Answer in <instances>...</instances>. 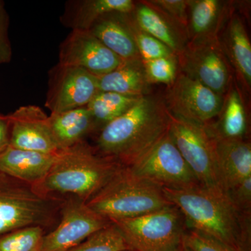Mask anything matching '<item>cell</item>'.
<instances>
[{"mask_svg":"<svg viewBox=\"0 0 251 251\" xmlns=\"http://www.w3.org/2000/svg\"><path fill=\"white\" fill-rule=\"evenodd\" d=\"M163 191L182 213L188 228L214 238L230 250L251 251V214L238 211L224 190L199 184Z\"/></svg>","mask_w":251,"mask_h":251,"instance_id":"1","label":"cell"},{"mask_svg":"<svg viewBox=\"0 0 251 251\" xmlns=\"http://www.w3.org/2000/svg\"><path fill=\"white\" fill-rule=\"evenodd\" d=\"M171 117L163 99L145 95L99 131L97 151L130 167L169 131Z\"/></svg>","mask_w":251,"mask_h":251,"instance_id":"2","label":"cell"},{"mask_svg":"<svg viewBox=\"0 0 251 251\" xmlns=\"http://www.w3.org/2000/svg\"><path fill=\"white\" fill-rule=\"evenodd\" d=\"M122 166L84 140L57 153L46 177L34 187L45 196L68 195L87 202Z\"/></svg>","mask_w":251,"mask_h":251,"instance_id":"3","label":"cell"},{"mask_svg":"<svg viewBox=\"0 0 251 251\" xmlns=\"http://www.w3.org/2000/svg\"><path fill=\"white\" fill-rule=\"evenodd\" d=\"M87 206L112 222L150 214L170 205L163 188L122 166Z\"/></svg>","mask_w":251,"mask_h":251,"instance_id":"4","label":"cell"},{"mask_svg":"<svg viewBox=\"0 0 251 251\" xmlns=\"http://www.w3.org/2000/svg\"><path fill=\"white\" fill-rule=\"evenodd\" d=\"M64 201L41 194L31 185L0 171V236L31 226L52 227L60 218Z\"/></svg>","mask_w":251,"mask_h":251,"instance_id":"5","label":"cell"},{"mask_svg":"<svg viewBox=\"0 0 251 251\" xmlns=\"http://www.w3.org/2000/svg\"><path fill=\"white\" fill-rule=\"evenodd\" d=\"M130 250L176 251L187 229L184 216L172 204L138 217L115 221Z\"/></svg>","mask_w":251,"mask_h":251,"instance_id":"6","label":"cell"},{"mask_svg":"<svg viewBox=\"0 0 251 251\" xmlns=\"http://www.w3.org/2000/svg\"><path fill=\"white\" fill-rule=\"evenodd\" d=\"M170 117L169 134L199 184L206 187L221 188L216 138L209 125H198L171 113Z\"/></svg>","mask_w":251,"mask_h":251,"instance_id":"7","label":"cell"},{"mask_svg":"<svg viewBox=\"0 0 251 251\" xmlns=\"http://www.w3.org/2000/svg\"><path fill=\"white\" fill-rule=\"evenodd\" d=\"M176 56L180 72L225 97L233 76L219 38L188 41Z\"/></svg>","mask_w":251,"mask_h":251,"instance_id":"8","label":"cell"},{"mask_svg":"<svg viewBox=\"0 0 251 251\" xmlns=\"http://www.w3.org/2000/svg\"><path fill=\"white\" fill-rule=\"evenodd\" d=\"M162 188L181 190L199 185L172 139L169 131L146 154L128 167Z\"/></svg>","mask_w":251,"mask_h":251,"instance_id":"9","label":"cell"},{"mask_svg":"<svg viewBox=\"0 0 251 251\" xmlns=\"http://www.w3.org/2000/svg\"><path fill=\"white\" fill-rule=\"evenodd\" d=\"M163 100L173 116L207 126L219 116L224 97L179 72L167 88Z\"/></svg>","mask_w":251,"mask_h":251,"instance_id":"10","label":"cell"},{"mask_svg":"<svg viewBox=\"0 0 251 251\" xmlns=\"http://www.w3.org/2000/svg\"><path fill=\"white\" fill-rule=\"evenodd\" d=\"M60 222L43 238L41 251H69L112 221L90 209L86 202L68 196L60 209Z\"/></svg>","mask_w":251,"mask_h":251,"instance_id":"11","label":"cell"},{"mask_svg":"<svg viewBox=\"0 0 251 251\" xmlns=\"http://www.w3.org/2000/svg\"><path fill=\"white\" fill-rule=\"evenodd\" d=\"M99 92L97 75L81 68L58 64L50 74L45 105L51 114L83 108Z\"/></svg>","mask_w":251,"mask_h":251,"instance_id":"12","label":"cell"},{"mask_svg":"<svg viewBox=\"0 0 251 251\" xmlns=\"http://www.w3.org/2000/svg\"><path fill=\"white\" fill-rule=\"evenodd\" d=\"M59 64L85 69L100 76L116 69L123 62L90 31L74 29L59 49Z\"/></svg>","mask_w":251,"mask_h":251,"instance_id":"13","label":"cell"},{"mask_svg":"<svg viewBox=\"0 0 251 251\" xmlns=\"http://www.w3.org/2000/svg\"><path fill=\"white\" fill-rule=\"evenodd\" d=\"M9 117V146L51 154L60 151L50 126L49 116L42 109L36 105H25L20 107Z\"/></svg>","mask_w":251,"mask_h":251,"instance_id":"14","label":"cell"},{"mask_svg":"<svg viewBox=\"0 0 251 251\" xmlns=\"http://www.w3.org/2000/svg\"><path fill=\"white\" fill-rule=\"evenodd\" d=\"M220 45L239 82L247 92L251 88V44L242 18L231 11L220 31Z\"/></svg>","mask_w":251,"mask_h":251,"instance_id":"15","label":"cell"},{"mask_svg":"<svg viewBox=\"0 0 251 251\" xmlns=\"http://www.w3.org/2000/svg\"><path fill=\"white\" fill-rule=\"evenodd\" d=\"M215 138L219 186L227 192L251 176V144L247 139Z\"/></svg>","mask_w":251,"mask_h":251,"instance_id":"16","label":"cell"},{"mask_svg":"<svg viewBox=\"0 0 251 251\" xmlns=\"http://www.w3.org/2000/svg\"><path fill=\"white\" fill-rule=\"evenodd\" d=\"M188 41L218 39L232 9L221 0H188Z\"/></svg>","mask_w":251,"mask_h":251,"instance_id":"17","label":"cell"},{"mask_svg":"<svg viewBox=\"0 0 251 251\" xmlns=\"http://www.w3.org/2000/svg\"><path fill=\"white\" fill-rule=\"evenodd\" d=\"M56 154L9 146L0 153V171L34 186L46 177L53 164Z\"/></svg>","mask_w":251,"mask_h":251,"instance_id":"18","label":"cell"},{"mask_svg":"<svg viewBox=\"0 0 251 251\" xmlns=\"http://www.w3.org/2000/svg\"><path fill=\"white\" fill-rule=\"evenodd\" d=\"M133 13L137 27L169 47L176 55L184 49L188 42L186 31L148 1L135 5Z\"/></svg>","mask_w":251,"mask_h":251,"instance_id":"19","label":"cell"},{"mask_svg":"<svg viewBox=\"0 0 251 251\" xmlns=\"http://www.w3.org/2000/svg\"><path fill=\"white\" fill-rule=\"evenodd\" d=\"M135 8L132 0H83L69 4L63 16L68 27L89 31L96 22L111 14H130Z\"/></svg>","mask_w":251,"mask_h":251,"instance_id":"20","label":"cell"},{"mask_svg":"<svg viewBox=\"0 0 251 251\" xmlns=\"http://www.w3.org/2000/svg\"><path fill=\"white\" fill-rule=\"evenodd\" d=\"M125 15L104 16L94 23L89 31L122 60L140 58Z\"/></svg>","mask_w":251,"mask_h":251,"instance_id":"21","label":"cell"},{"mask_svg":"<svg viewBox=\"0 0 251 251\" xmlns=\"http://www.w3.org/2000/svg\"><path fill=\"white\" fill-rule=\"evenodd\" d=\"M99 92L126 95H149L150 85L141 58L125 60L112 72L97 76Z\"/></svg>","mask_w":251,"mask_h":251,"instance_id":"22","label":"cell"},{"mask_svg":"<svg viewBox=\"0 0 251 251\" xmlns=\"http://www.w3.org/2000/svg\"><path fill=\"white\" fill-rule=\"evenodd\" d=\"M232 80L224 97L219 120L209 125L216 137L224 139H246L248 133L247 112L240 90Z\"/></svg>","mask_w":251,"mask_h":251,"instance_id":"23","label":"cell"},{"mask_svg":"<svg viewBox=\"0 0 251 251\" xmlns=\"http://www.w3.org/2000/svg\"><path fill=\"white\" fill-rule=\"evenodd\" d=\"M49 122L60 150L84 141L86 135L94 131L93 120L87 107L50 114Z\"/></svg>","mask_w":251,"mask_h":251,"instance_id":"24","label":"cell"},{"mask_svg":"<svg viewBox=\"0 0 251 251\" xmlns=\"http://www.w3.org/2000/svg\"><path fill=\"white\" fill-rule=\"evenodd\" d=\"M140 97L116 92H99L86 106L93 120L94 130L100 131L108 124L122 116Z\"/></svg>","mask_w":251,"mask_h":251,"instance_id":"25","label":"cell"},{"mask_svg":"<svg viewBox=\"0 0 251 251\" xmlns=\"http://www.w3.org/2000/svg\"><path fill=\"white\" fill-rule=\"evenodd\" d=\"M130 250L115 223L91 234L80 245L69 251H126Z\"/></svg>","mask_w":251,"mask_h":251,"instance_id":"26","label":"cell"},{"mask_svg":"<svg viewBox=\"0 0 251 251\" xmlns=\"http://www.w3.org/2000/svg\"><path fill=\"white\" fill-rule=\"evenodd\" d=\"M44 229L31 226L0 236V251H41Z\"/></svg>","mask_w":251,"mask_h":251,"instance_id":"27","label":"cell"},{"mask_svg":"<svg viewBox=\"0 0 251 251\" xmlns=\"http://www.w3.org/2000/svg\"><path fill=\"white\" fill-rule=\"evenodd\" d=\"M125 17L133 34L142 60H153L161 57H171L176 54L169 47L161 41L137 27L133 19H130L128 14H126Z\"/></svg>","mask_w":251,"mask_h":251,"instance_id":"28","label":"cell"},{"mask_svg":"<svg viewBox=\"0 0 251 251\" xmlns=\"http://www.w3.org/2000/svg\"><path fill=\"white\" fill-rule=\"evenodd\" d=\"M143 63L150 84L160 83L171 85L179 72L178 58L176 54L153 60L143 61Z\"/></svg>","mask_w":251,"mask_h":251,"instance_id":"29","label":"cell"},{"mask_svg":"<svg viewBox=\"0 0 251 251\" xmlns=\"http://www.w3.org/2000/svg\"><path fill=\"white\" fill-rule=\"evenodd\" d=\"M186 32L188 20V0H151L147 1Z\"/></svg>","mask_w":251,"mask_h":251,"instance_id":"30","label":"cell"},{"mask_svg":"<svg viewBox=\"0 0 251 251\" xmlns=\"http://www.w3.org/2000/svg\"><path fill=\"white\" fill-rule=\"evenodd\" d=\"M184 242L193 251H233L214 238L188 227L185 232Z\"/></svg>","mask_w":251,"mask_h":251,"instance_id":"31","label":"cell"},{"mask_svg":"<svg viewBox=\"0 0 251 251\" xmlns=\"http://www.w3.org/2000/svg\"><path fill=\"white\" fill-rule=\"evenodd\" d=\"M226 193L238 211L242 214H251V176Z\"/></svg>","mask_w":251,"mask_h":251,"instance_id":"32","label":"cell"},{"mask_svg":"<svg viewBox=\"0 0 251 251\" xmlns=\"http://www.w3.org/2000/svg\"><path fill=\"white\" fill-rule=\"evenodd\" d=\"M9 18L4 1L0 0V65L10 62L12 48L9 37Z\"/></svg>","mask_w":251,"mask_h":251,"instance_id":"33","label":"cell"},{"mask_svg":"<svg viewBox=\"0 0 251 251\" xmlns=\"http://www.w3.org/2000/svg\"><path fill=\"white\" fill-rule=\"evenodd\" d=\"M11 121L9 115H0V153L9 147Z\"/></svg>","mask_w":251,"mask_h":251,"instance_id":"34","label":"cell"},{"mask_svg":"<svg viewBox=\"0 0 251 251\" xmlns=\"http://www.w3.org/2000/svg\"><path fill=\"white\" fill-rule=\"evenodd\" d=\"M176 251H193L192 249H191L189 247H188L184 241H183L182 244H181V246L179 248H178L177 250Z\"/></svg>","mask_w":251,"mask_h":251,"instance_id":"35","label":"cell"},{"mask_svg":"<svg viewBox=\"0 0 251 251\" xmlns=\"http://www.w3.org/2000/svg\"><path fill=\"white\" fill-rule=\"evenodd\" d=\"M133 251V250H128V251Z\"/></svg>","mask_w":251,"mask_h":251,"instance_id":"36","label":"cell"}]
</instances>
